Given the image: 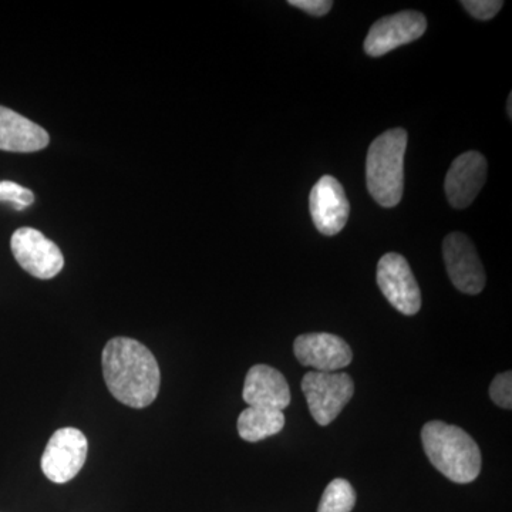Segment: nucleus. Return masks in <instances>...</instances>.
<instances>
[{
  "label": "nucleus",
  "mask_w": 512,
  "mask_h": 512,
  "mask_svg": "<svg viewBox=\"0 0 512 512\" xmlns=\"http://www.w3.org/2000/svg\"><path fill=\"white\" fill-rule=\"evenodd\" d=\"M103 376L114 399L144 409L157 399L161 375L156 357L143 343L114 338L103 349Z\"/></svg>",
  "instance_id": "obj_1"
},
{
  "label": "nucleus",
  "mask_w": 512,
  "mask_h": 512,
  "mask_svg": "<svg viewBox=\"0 0 512 512\" xmlns=\"http://www.w3.org/2000/svg\"><path fill=\"white\" fill-rule=\"evenodd\" d=\"M421 441L430 463L453 483H473L480 476L483 457L467 431L433 420L424 424Z\"/></svg>",
  "instance_id": "obj_2"
},
{
  "label": "nucleus",
  "mask_w": 512,
  "mask_h": 512,
  "mask_svg": "<svg viewBox=\"0 0 512 512\" xmlns=\"http://www.w3.org/2000/svg\"><path fill=\"white\" fill-rule=\"evenodd\" d=\"M443 256L447 274L458 291L478 295L485 286L484 266L467 235L453 232L444 238Z\"/></svg>",
  "instance_id": "obj_8"
},
{
  "label": "nucleus",
  "mask_w": 512,
  "mask_h": 512,
  "mask_svg": "<svg viewBox=\"0 0 512 512\" xmlns=\"http://www.w3.org/2000/svg\"><path fill=\"white\" fill-rule=\"evenodd\" d=\"M87 450L89 443L82 431L73 427L57 430L50 437L42 456L43 474L52 483H69L86 463Z\"/></svg>",
  "instance_id": "obj_5"
},
{
  "label": "nucleus",
  "mask_w": 512,
  "mask_h": 512,
  "mask_svg": "<svg viewBox=\"0 0 512 512\" xmlns=\"http://www.w3.org/2000/svg\"><path fill=\"white\" fill-rule=\"evenodd\" d=\"M491 400L501 409H512V373L504 372L495 376L490 386Z\"/></svg>",
  "instance_id": "obj_18"
},
{
  "label": "nucleus",
  "mask_w": 512,
  "mask_h": 512,
  "mask_svg": "<svg viewBox=\"0 0 512 512\" xmlns=\"http://www.w3.org/2000/svg\"><path fill=\"white\" fill-rule=\"evenodd\" d=\"M461 5L473 18L490 20L495 18V15L503 9L504 2H501V0H463Z\"/></svg>",
  "instance_id": "obj_19"
},
{
  "label": "nucleus",
  "mask_w": 512,
  "mask_h": 512,
  "mask_svg": "<svg viewBox=\"0 0 512 512\" xmlns=\"http://www.w3.org/2000/svg\"><path fill=\"white\" fill-rule=\"evenodd\" d=\"M377 285L394 309L406 316L416 315L421 308V292L412 268L404 256L383 255L377 264Z\"/></svg>",
  "instance_id": "obj_6"
},
{
  "label": "nucleus",
  "mask_w": 512,
  "mask_h": 512,
  "mask_svg": "<svg viewBox=\"0 0 512 512\" xmlns=\"http://www.w3.org/2000/svg\"><path fill=\"white\" fill-rule=\"evenodd\" d=\"M309 205L313 224L320 234L333 237L345 228L349 220L350 205L342 184L332 175H323L313 185Z\"/></svg>",
  "instance_id": "obj_11"
},
{
  "label": "nucleus",
  "mask_w": 512,
  "mask_h": 512,
  "mask_svg": "<svg viewBox=\"0 0 512 512\" xmlns=\"http://www.w3.org/2000/svg\"><path fill=\"white\" fill-rule=\"evenodd\" d=\"M284 427L285 416L279 410L249 406L238 417L239 437L248 443H258L275 436Z\"/></svg>",
  "instance_id": "obj_15"
},
{
  "label": "nucleus",
  "mask_w": 512,
  "mask_h": 512,
  "mask_svg": "<svg viewBox=\"0 0 512 512\" xmlns=\"http://www.w3.org/2000/svg\"><path fill=\"white\" fill-rule=\"evenodd\" d=\"M427 19L416 10H404L377 20L365 40V52L380 57L397 47L412 43L426 33Z\"/></svg>",
  "instance_id": "obj_9"
},
{
  "label": "nucleus",
  "mask_w": 512,
  "mask_h": 512,
  "mask_svg": "<svg viewBox=\"0 0 512 512\" xmlns=\"http://www.w3.org/2000/svg\"><path fill=\"white\" fill-rule=\"evenodd\" d=\"M355 505V488L345 478H336L326 487L318 512H352Z\"/></svg>",
  "instance_id": "obj_16"
},
{
  "label": "nucleus",
  "mask_w": 512,
  "mask_h": 512,
  "mask_svg": "<svg viewBox=\"0 0 512 512\" xmlns=\"http://www.w3.org/2000/svg\"><path fill=\"white\" fill-rule=\"evenodd\" d=\"M293 353L302 366L315 372L333 373L348 367L353 360L352 349L340 336L332 333H306L293 342Z\"/></svg>",
  "instance_id": "obj_10"
},
{
  "label": "nucleus",
  "mask_w": 512,
  "mask_h": 512,
  "mask_svg": "<svg viewBox=\"0 0 512 512\" xmlns=\"http://www.w3.org/2000/svg\"><path fill=\"white\" fill-rule=\"evenodd\" d=\"M289 5L319 18V16H325L326 13H329L333 2H330V0H289Z\"/></svg>",
  "instance_id": "obj_20"
},
{
  "label": "nucleus",
  "mask_w": 512,
  "mask_h": 512,
  "mask_svg": "<svg viewBox=\"0 0 512 512\" xmlns=\"http://www.w3.org/2000/svg\"><path fill=\"white\" fill-rule=\"evenodd\" d=\"M487 160L478 151H467L451 164L446 177L447 200L457 210L473 204L487 180Z\"/></svg>",
  "instance_id": "obj_12"
},
{
  "label": "nucleus",
  "mask_w": 512,
  "mask_h": 512,
  "mask_svg": "<svg viewBox=\"0 0 512 512\" xmlns=\"http://www.w3.org/2000/svg\"><path fill=\"white\" fill-rule=\"evenodd\" d=\"M512 94L508 97V116L512 117Z\"/></svg>",
  "instance_id": "obj_21"
},
{
  "label": "nucleus",
  "mask_w": 512,
  "mask_h": 512,
  "mask_svg": "<svg viewBox=\"0 0 512 512\" xmlns=\"http://www.w3.org/2000/svg\"><path fill=\"white\" fill-rule=\"evenodd\" d=\"M407 131L393 128L370 144L366 160L367 190L384 208L399 204L404 191Z\"/></svg>",
  "instance_id": "obj_3"
},
{
  "label": "nucleus",
  "mask_w": 512,
  "mask_h": 512,
  "mask_svg": "<svg viewBox=\"0 0 512 512\" xmlns=\"http://www.w3.org/2000/svg\"><path fill=\"white\" fill-rule=\"evenodd\" d=\"M0 201L10 202L20 211L33 204L35 194L13 181H0Z\"/></svg>",
  "instance_id": "obj_17"
},
{
  "label": "nucleus",
  "mask_w": 512,
  "mask_h": 512,
  "mask_svg": "<svg viewBox=\"0 0 512 512\" xmlns=\"http://www.w3.org/2000/svg\"><path fill=\"white\" fill-rule=\"evenodd\" d=\"M10 248L18 264L37 279H52L62 272V251L37 229L19 228L10 239Z\"/></svg>",
  "instance_id": "obj_7"
},
{
  "label": "nucleus",
  "mask_w": 512,
  "mask_h": 512,
  "mask_svg": "<svg viewBox=\"0 0 512 512\" xmlns=\"http://www.w3.org/2000/svg\"><path fill=\"white\" fill-rule=\"evenodd\" d=\"M242 397L248 406L264 407L279 412L286 409L292 399L285 376L268 365H256L249 369Z\"/></svg>",
  "instance_id": "obj_13"
},
{
  "label": "nucleus",
  "mask_w": 512,
  "mask_h": 512,
  "mask_svg": "<svg viewBox=\"0 0 512 512\" xmlns=\"http://www.w3.org/2000/svg\"><path fill=\"white\" fill-rule=\"evenodd\" d=\"M302 392L313 420L329 426L352 400L355 383L348 373L309 372L302 379Z\"/></svg>",
  "instance_id": "obj_4"
},
{
  "label": "nucleus",
  "mask_w": 512,
  "mask_h": 512,
  "mask_svg": "<svg viewBox=\"0 0 512 512\" xmlns=\"http://www.w3.org/2000/svg\"><path fill=\"white\" fill-rule=\"evenodd\" d=\"M49 133L39 124L0 106V150L35 153L49 146Z\"/></svg>",
  "instance_id": "obj_14"
}]
</instances>
